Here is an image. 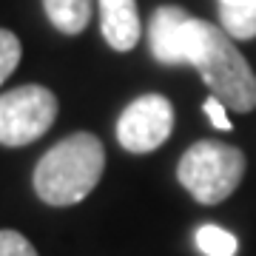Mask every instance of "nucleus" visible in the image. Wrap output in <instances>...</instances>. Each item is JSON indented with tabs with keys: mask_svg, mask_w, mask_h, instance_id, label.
I'll use <instances>...</instances> for the list:
<instances>
[{
	"mask_svg": "<svg viewBox=\"0 0 256 256\" xmlns=\"http://www.w3.org/2000/svg\"><path fill=\"white\" fill-rule=\"evenodd\" d=\"M220 26L230 40H254L256 37V6L254 9L220 6Z\"/></svg>",
	"mask_w": 256,
	"mask_h": 256,
	"instance_id": "9",
	"label": "nucleus"
},
{
	"mask_svg": "<svg viewBox=\"0 0 256 256\" xmlns=\"http://www.w3.org/2000/svg\"><path fill=\"white\" fill-rule=\"evenodd\" d=\"M0 256H37V250L18 230H0Z\"/></svg>",
	"mask_w": 256,
	"mask_h": 256,
	"instance_id": "12",
	"label": "nucleus"
},
{
	"mask_svg": "<svg viewBox=\"0 0 256 256\" xmlns=\"http://www.w3.org/2000/svg\"><path fill=\"white\" fill-rule=\"evenodd\" d=\"M57 120V97L46 86H20L0 94V146L20 148L46 134Z\"/></svg>",
	"mask_w": 256,
	"mask_h": 256,
	"instance_id": "4",
	"label": "nucleus"
},
{
	"mask_svg": "<svg viewBox=\"0 0 256 256\" xmlns=\"http://www.w3.org/2000/svg\"><path fill=\"white\" fill-rule=\"evenodd\" d=\"M202 108H205L208 120L214 122V128H220V131H230V117H228V108L222 106V100H220V97H214V94H210L208 100L202 102Z\"/></svg>",
	"mask_w": 256,
	"mask_h": 256,
	"instance_id": "13",
	"label": "nucleus"
},
{
	"mask_svg": "<svg viewBox=\"0 0 256 256\" xmlns=\"http://www.w3.org/2000/svg\"><path fill=\"white\" fill-rule=\"evenodd\" d=\"M43 9L63 34H80L92 20V0H43Z\"/></svg>",
	"mask_w": 256,
	"mask_h": 256,
	"instance_id": "8",
	"label": "nucleus"
},
{
	"mask_svg": "<svg viewBox=\"0 0 256 256\" xmlns=\"http://www.w3.org/2000/svg\"><path fill=\"white\" fill-rule=\"evenodd\" d=\"M196 248L205 256H236V236L220 225H202L196 230Z\"/></svg>",
	"mask_w": 256,
	"mask_h": 256,
	"instance_id": "10",
	"label": "nucleus"
},
{
	"mask_svg": "<svg viewBox=\"0 0 256 256\" xmlns=\"http://www.w3.org/2000/svg\"><path fill=\"white\" fill-rule=\"evenodd\" d=\"M106 168V148L94 134L77 131L48 148L34 168V191L37 196L54 205H77L97 188Z\"/></svg>",
	"mask_w": 256,
	"mask_h": 256,
	"instance_id": "2",
	"label": "nucleus"
},
{
	"mask_svg": "<svg viewBox=\"0 0 256 256\" xmlns=\"http://www.w3.org/2000/svg\"><path fill=\"white\" fill-rule=\"evenodd\" d=\"M182 63L200 72L202 82L210 88L214 97H220L225 108H234L239 114H250L256 108L254 68L239 54L234 40L214 23L200 18L191 20Z\"/></svg>",
	"mask_w": 256,
	"mask_h": 256,
	"instance_id": "1",
	"label": "nucleus"
},
{
	"mask_svg": "<svg viewBox=\"0 0 256 256\" xmlns=\"http://www.w3.org/2000/svg\"><path fill=\"white\" fill-rule=\"evenodd\" d=\"M191 20L194 14H188L180 6H160V9H154L151 23H148V46H151V54L160 63L165 66L182 63Z\"/></svg>",
	"mask_w": 256,
	"mask_h": 256,
	"instance_id": "6",
	"label": "nucleus"
},
{
	"mask_svg": "<svg viewBox=\"0 0 256 256\" xmlns=\"http://www.w3.org/2000/svg\"><path fill=\"white\" fill-rule=\"evenodd\" d=\"M20 54H23L20 40L12 34L9 28H0V82H6L12 77V72L20 63Z\"/></svg>",
	"mask_w": 256,
	"mask_h": 256,
	"instance_id": "11",
	"label": "nucleus"
},
{
	"mask_svg": "<svg viewBox=\"0 0 256 256\" xmlns=\"http://www.w3.org/2000/svg\"><path fill=\"white\" fill-rule=\"evenodd\" d=\"M220 6H230V9H254L256 0H220Z\"/></svg>",
	"mask_w": 256,
	"mask_h": 256,
	"instance_id": "14",
	"label": "nucleus"
},
{
	"mask_svg": "<svg viewBox=\"0 0 256 256\" xmlns=\"http://www.w3.org/2000/svg\"><path fill=\"white\" fill-rule=\"evenodd\" d=\"M174 131V106L162 94H142L117 120V140L131 154L156 151Z\"/></svg>",
	"mask_w": 256,
	"mask_h": 256,
	"instance_id": "5",
	"label": "nucleus"
},
{
	"mask_svg": "<svg viewBox=\"0 0 256 256\" xmlns=\"http://www.w3.org/2000/svg\"><path fill=\"white\" fill-rule=\"evenodd\" d=\"M100 3V28L114 52H131L140 43V12L137 0H97Z\"/></svg>",
	"mask_w": 256,
	"mask_h": 256,
	"instance_id": "7",
	"label": "nucleus"
},
{
	"mask_svg": "<svg viewBox=\"0 0 256 256\" xmlns=\"http://www.w3.org/2000/svg\"><path fill=\"white\" fill-rule=\"evenodd\" d=\"M245 176V154L220 140L194 142L176 165V180L200 205L228 200Z\"/></svg>",
	"mask_w": 256,
	"mask_h": 256,
	"instance_id": "3",
	"label": "nucleus"
}]
</instances>
